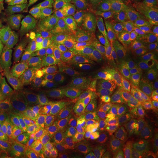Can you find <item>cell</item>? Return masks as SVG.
Masks as SVG:
<instances>
[{"mask_svg": "<svg viewBox=\"0 0 158 158\" xmlns=\"http://www.w3.org/2000/svg\"><path fill=\"white\" fill-rule=\"evenodd\" d=\"M89 148L85 142L79 138L73 139L71 143L70 151L77 155H85Z\"/></svg>", "mask_w": 158, "mask_h": 158, "instance_id": "39", "label": "cell"}, {"mask_svg": "<svg viewBox=\"0 0 158 158\" xmlns=\"http://www.w3.org/2000/svg\"><path fill=\"white\" fill-rule=\"evenodd\" d=\"M140 126L143 127H158V110H149Z\"/></svg>", "mask_w": 158, "mask_h": 158, "instance_id": "38", "label": "cell"}, {"mask_svg": "<svg viewBox=\"0 0 158 158\" xmlns=\"http://www.w3.org/2000/svg\"><path fill=\"white\" fill-rule=\"evenodd\" d=\"M158 93V84H153L152 86L151 87V88L148 91L147 94V95H150V94H155V93Z\"/></svg>", "mask_w": 158, "mask_h": 158, "instance_id": "49", "label": "cell"}, {"mask_svg": "<svg viewBox=\"0 0 158 158\" xmlns=\"http://www.w3.org/2000/svg\"><path fill=\"white\" fill-rule=\"evenodd\" d=\"M55 0H28L17 6V11H27L34 9H42L55 6Z\"/></svg>", "mask_w": 158, "mask_h": 158, "instance_id": "33", "label": "cell"}, {"mask_svg": "<svg viewBox=\"0 0 158 158\" xmlns=\"http://www.w3.org/2000/svg\"><path fill=\"white\" fill-rule=\"evenodd\" d=\"M56 9L53 6L42 9L18 11L11 19V27L14 30L19 31L31 26L39 25L53 17Z\"/></svg>", "mask_w": 158, "mask_h": 158, "instance_id": "8", "label": "cell"}, {"mask_svg": "<svg viewBox=\"0 0 158 158\" xmlns=\"http://www.w3.org/2000/svg\"><path fill=\"white\" fill-rule=\"evenodd\" d=\"M114 93L124 107L136 101L135 97L127 88L117 89Z\"/></svg>", "mask_w": 158, "mask_h": 158, "instance_id": "35", "label": "cell"}, {"mask_svg": "<svg viewBox=\"0 0 158 158\" xmlns=\"http://www.w3.org/2000/svg\"><path fill=\"white\" fill-rule=\"evenodd\" d=\"M70 80L73 87L85 86L87 76L85 75L80 68L73 65L72 68Z\"/></svg>", "mask_w": 158, "mask_h": 158, "instance_id": "36", "label": "cell"}, {"mask_svg": "<svg viewBox=\"0 0 158 158\" xmlns=\"http://www.w3.org/2000/svg\"><path fill=\"white\" fill-rule=\"evenodd\" d=\"M3 158H10V155H8V154H7L6 155L5 157H4Z\"/></svg>", "mask_w": 158, "mask_h": 158, "instance_id": "59", "label": "cell"}, {"mask_svg": "<svg viewBox=\"0 0 158 158\" xmlns=\"http://www.w3.org/2000/svg\"><path fill=\"white\" fill-rule=\"evenodd\" d=\"M76 1H77V0H59L58 1V6L56 9V11H55L53 16L52 17V22L53 23L55 21L56 17L57 14L58 13H59L62 10H64L66 8H67L69 6H71L72 4H73L74 2Z\"/></svg>", "mask_w": 158, "mask_h": 158, "instance_id": "44", "label": "cell"}, {"mask_svg": "<svg viewBox=\"0 0 158 158\" xmlns=\"http://www.w3.org/2000/svg\"><path fill=\"white\" fill-rule=\"evenodd\" d=\"M57 134L55 123L43 124L29 130L21 142L24 151L38 156Z\"/></svg>", "mask_w": 158, "mask_h": 158, "instance_id": "6", "label": "cell"}, {"mask_svg": "<svg viewBox=\"0 0 158 158\" xmlns=\"http://www.w3.org/2000/svg\"><path fill=\"white\" fill-rule=\"evenodd\" d=\"M147 158H158V155H153L150 156Z\"/></svg>", "mask_w": 158, "mask_h": 158, "instance_id": "57", "label": "cell"}, {"mask_svg": "<svg viewBox=\"0 0 158 158\" xmlns=\"http://www.w3.org/2000/svg\"><path fill=\"white\" fill-rule=\"evenodd\" d=\"M63 106L56 102H49L43 113L40 124L55 123L62 114Z\"/></svg>", "mask_w": 158, "mask_h": 158, "instance_id": "31", "label": "cell"}, {"mask_svg": "<svg viewBox=\"0 0 158 158\" xmlns=\"http://www.w3.org/2000/svg\"><path fill=\"white\" fill-rule=\"evenodd\" d=\"M73 139L57 135L37 156L38 158H66Z\"/></svg>", "mask_w": 158, "mask_h": 158, "instance_id": "17", "label": "cell"}, {"mask_svg": "<svg viewBox=\"0 0 158 158\" xmlns=\"http://www.w3.org/2000/svg\"><path fill=\"white\" fill-rule=\"evenodd\" d=\"M8 0H0V6H5V4Z\"/></svg>", "mask_w": 158, "mask_h": 158, "instance_id": "55", "label": "cell"}, {"mask_svg": "<svg viewBox=\"0 0 158 158\" xmlns=\"http://www.w3.org/2000/svg\"><path fill=\"white\" fill-rule=\"evenodd\" d=\"M119 38L106 29L80 38L74 48V59L100 62Z\"/></svg>", "mask_w": 158, "mask_h": 158, "instance_id": "1", "label": "cell"}, {"mask_svg": "<svg viewBox=\"0 0 158 158\" xmlns=\"http://www.w3.org/2000/svg\"><path fill=\"white\" fill-rule=\"evenodd\" d=\"M7 8L6 6H0V27L2 25L3 21L8 19Z\"/></svg>", "mask_w": 158, "mask_h": 158, "instance_id": "48", "label": "cell"}, {"mask_svg": "<svg viewBox=\"0 0 158 158\" xmlns=\"http://www.w3.org/2000/svg\"><path fill=\"white\" fill-rule=\"evenodd\" d=\"M6 142V137L4 136L3 133L0 129V145H4Z\"/></svg>", "mask_w": 158, "mask_h": 158, "instance_id": "53", "label": "cell"}, {"mask_svg": "<svg viewBox=\"0 0 158 158\" xmlns=\"http://www.w3.org/2000/svg\"><path fill=\"white\" fill-rule=\"evenodd\" d=\"M110 148L111 147H105L89 149L87 158H107Z\"/></svg>", "mask_w": 158, "mask_h": 158, "instance_id": "42", "label": "cell"}, {"mask_svg": "<svg viewBox=\"0 0 158 158\" xmlns=\"http://www.w3.org/2000/svg\"><path fill=\"white\" fill-rule=\"evenodd\" d=\"M82 139L85 142L89 149L112 147L117 142V135L116 132L114 130H108L87 134L83 137Z\"/></svg>", "mask_w": 158, "mask_h": 158, "instance_id": "19", "label": "cell"}, {"mask_svg": "<svg viewBox=\"0 0 158 158\" xmlns=\"http://www.w3.org/2000/svg\"><path fill=\"white\" fill-rule=\"evenodd\" d=\"M28 0H11V2H10V4L12 5H14V6H19L20 4H23L24 2L27 1Z\"/></svg>", "mask_w": 158, "mask_h": 158, "instance_id": "52", "label": "cell"}, {"mask_svg": "<svg viewBox=\"0 0 158 158\" xmlns=\"http://www.w3.org/2000/svg\"><path fill=\"white\" fill-rule=\"evenodd\" d=\"M23 58L17 52L8 53L0 58V79L6 89H11L23 68Z\"/></svg>", "mask_w": 158, "mask_h": 158, "instance_id": "10", "label": "cell"}, {"mask_svg": "<svg viewBox=\"0 0 158 158\" xmlns=\"http://www.w3.org/2000/svg\"><path fill=\"white\" fill-rule=\"evenodd\" d=\"M73 47V41L62 31H53L42 45V53L40 64L45 71L70 55Z\"/></svg>", "mask_w": 158, "mask_h": 158, "instance_id": "2", "label": "cell"}, {"mask_svg": "<svg viewBox=\"0 0 158 158\" xmlns=\"http://www.w3.org/2000/svg\"><path fill=\"white\" fill-rule=\"evenodd\" d=\"M46 34L47 31L43 28L25 29L18 31L10 41L19 54L34 60L40 56L42 41Z\"/></svg>", "mask_w": 158, "mask_h": 158, "instance_id": "5", "label": "cell"}, {"mask_svg": "<svg viewBox=\"0 0 158 158\" xmlns=\"http://www.w3.org/2000/svg\"><path fill=\"white\" fill-rule=\"evenodd\" d=\"M113 129H115V125L107 109L90 110L83 116V135Z\"/></svg>", "mask_w": 158, "mask_h": 158, "instance_id": "9", "label": "cell"}, {"mask_svg": "<svg viewBox=\"0 0 158 158\" xmlns=\"http://www.w3.org/2000/svg\"><path fill=\"white\" fill-rule=\"evenodd\" d=\"M73 65L80 68L87 77L96 74L102 75L106 72V69L100 62L74 59Z\"/></svg>", "mask_w": 158, "mask_h": 158, "instance_id": "28", "label": "cell"}, {"mask_svg": "<svg viewBox=\"0 0 158 158\" xmlns=\"http://www.w3.org/2000/svg\"><path fill=\"white\" fill-rule=\"evenodd\" d=\"M147 130L149 131L153 135L156 136L158 137V127H147Z\"/></svg>", "mask_w": 158, "mask_h": 158, "instance_id": "50", "label": "cell"}, {"mask_svg": "<svg viewBox=\"0 0 158 158\" xmlns=\"http://www.w3.org/2000/svg\"><path fill=\"white\" fill-rule=\"evenodd\" d=\"M85 114H63L55 123L57 134L72 139L79 138L83 133V119Z\"/></svg>", "mask_w": 158, "mask_h": 158, "instance_id": "12", "label": "cell"}, {"mask_svg": "<svg viewBox=\"0 0 158 158\" xmlns=\"http://www.w3.org/2000/svg\"><path fill=\"white\" fill-rule=\"evenodd\" d=\"M80 17L79 14H69L60 19L58 25L68 36L79 38L81 34Z\"/></svg>", "mask_w": 158, "mask_h": 158, "instance_id": "24", "label": "cell"}, {"mask_svg": "<svg viewBox=\"0 0 158 158\" xmlns=\"http://www.w3.org/2000/svg\"><path fill=\"white\" fill-rule=\"evenodd\" d=\"M110 91L105 88L96 96L92 97V108L91 110H104L106 109L108 98Z\"/></svg>", "mask_w": 158, "mask_h": 158, "instance_id": "34", "label": "cell"}, {"mask_svg": "<svg viewBox=\"0 0 158 158\" xmlns=\"http://www.w3.org/2000/svg\"><path fill=\"white\" fill-rule=\"evenodd\" d=\"M6 94L7 92L6 90V87L3 84L1 79H0V115L5 103Z\"/></svg>", "mask_w": 158, "mask_h": 158, "instance_id": "47", "label": "cell"}, {"mask_svg": "<svg viewBox=\"0 0 158 158\" xmlns=\"http://www.w3.org/2000/svg\"><path fill=\"white\" fill-rule=\"evenodd\" d=\"M106 29L118 38H127L131 34V28L126 21L125 16L110 22Z\"/></svg>", "mask_w": 158, "mask_h": 158, "instance_id": "29", "label": "cell"}, {"mask_svg": "<svg viewBox=\"0 0 158 158\" xmlns=\"http://www.w3.org/2000/svg\"><path fill=\"white\" fill-rule=\"evenodd\" d=\"M8 146L9 147L14 158H38L25 152L19 141V136H14L8 139Z\"/></svg>", "mask_w": 158, "mask_h": 158, "instance_id": "32", "label": "cell"}, {"mask_svg": "<svg viewBox=\"0 0 158 158\" xmlns=\"http://www.w3.org/2000/svg\"><path fill=\"white\" fill-rule=\"evenodd\" d=\"M108 4V0H90L87 3L70 12L69 14H79L80 16H104Z\"/></svg>", "mask_w": 158, "mask_h": 158, "instance_id": "23", "label": "cell"}, {"mask_svg": "<svg viewBox=\"0 0 158 158\" xmlns=\"http://www.w3.org/2000/svg\"><path fill=\"white\" fill-rule=\"evenodd\" d=\"M92 97H84L70 102L64 106L62 110L63 114L69 113H81L85 114L91 110Z\"/></svg>", "mask_w": 158, "mask_h": 158, "instance_id": "27", "label": "cell"}, {"mask_svg": "<svg viewBox=\"0 0 158 158\" xmlns=\"http://www.w3.org/2000/svg\"><path fill=\"white\" fill-rule=\"evenodd\" d=\"M132 1H134V2L135 3L136 5H139V4H141L142 2L144 0H132Z\"/></svg>", "mask_w": 158, "mask_h": 158, "instance_id": "54", "label": "cell"}, {"mask_svg": "<svg viewBox=\"0 0 158 158\" xmlns=\"http://www.w3.org/2000/svg\"><path fill=\"white\" fill-rule=\"evenodd\" d=\"M2 44L1 42H0V58H1V55L2 53Z\"/></svg>", "mask_w": 158, "mask_h": 158, "instance_id": "56", "label": "cell"}, {"mask_svg": "<svg viewBox=\"0 0 158 158\" xmlns=\"http://www.w3.org/2000/svg\"><path fill=\"white\" fill-rule=\"evenodd\" d=\"M100 63L106 69V72L128 66L147 68L131 48L126 38H119L113 49L102 60Z\"/></svg>", "mask_w": 158, "mask_h": 158, "instance_id": "4", "label": "cell"}, {"mask_svg": "<svg viewBox=\"0 0 158 158\" xmlns=\"http://www.w3.org/2000/svg\"><path fill=\"white\" fill-rule=\"evenodd\" d=\"M152 85L148 75V69H146L131 79L125 88L128 89L135 98L139 99L147 94Z\"/></svg>", "mask_w": 158, "mask_h": 158, "instance_id": "20", "label": "cell"}, {"mask_svg": "<svg viewBox=\"0 0 158 158\" xmlns=\"http://www.w3.org/2000/svg\"><path fill=\"white\" fill-rule=\"evenodd\" d=\"M136 6L132 0H109L106 10L108 22L126 15Z\"/></svg>", "mask_w": 158, "mask_h": 158, "instance_id": "21", "label": "cell"}, {"mask_svg": "<svg viewBox=\"0 0 158 158\" xmlns=\"http://www.w3.org/2000/svg\"><path fill=\"white\" fill-rule=\"evenodd\" d=\"M55 84V80H46L31 95L27 107V120L29 124L36 125L40 122Z\"/></svg>", "mask_w": 158, "mask_h": 158, "instance_id": "7", "label": "cell"}, {"mask_svg": "<svg viewBox=\"0 0 158 158\" xmlns=\"http://www.w3.org/2000/svg\"><path fill=\"white\" fill-rule=\"evenodd\" d=\"M126 40L142 62L147 68H149L156 54L146 32L139 31L132 33L128 35Z\"/></svg>", "mask_w": 158, "mask_h": 158, "instance_id": "13", "label": "cell"}, {"mask_svg": "<svg viewBox=\"0 0 158 158\" xmlns=\"http://www.w3.org/2000/svg\"><path fill=\"white\" fill-rule=\"evenodd\" d=\"M37 81V72L29 62H23V68L18 78L11 87L10 93L16 97L25 96Z\"/></svg>", "mask_w": 158, "mask_h": 158, "instance_id": "15", "label": "cell"}, {"mask_svg": "<svg viewBox=\"0 0 158 158\" xmlns=\"http://www.w3.org/2000/svg\"><path fill=\"white\" fill-rule=\"evenodd\" d=\"M25 100L10 93L6 96L0 115V129L7 140L19 136L23 127V123Z\"/></svg>", "mask_w": 158, "mask_h": 158, "instance_id": "3", "label": "cell"}, {"mask_svg": "<svg viewBox=\"0 0 158 158\" xmlns=\"http://www.w3.org/2000/svg\"><path fill=\"white\" fill-rule=\"evenodd\" d=\"M0 158H2V153L1 149H0Z\"/></svg>", "mask_w": 158, "mask_h": 158, "instance_id": "58", "label": "cell"}, {"mask_svg": "<svg viewBox=\"0 0 158 158\" xmlns=\"http://www.w3.org/2000/svg\"><path fill=\"white\" fill-rule=\"evenodd\" d=\"M105 87V82L102 75L96 74L87 76L85 83V96L93 97L102 91Z\"/></svg>", "mask_w": 158, "mask_h": 158, "instance_id": "30", "label": "cell"}, {"mask_svg": "<svg viewBox=\"0 0 158 158\" xmlns=\"http://www.w3.org/2000/svg\"><path fill=\"white\" fill-rule=\"evenodd\" d=\"M107 158H130V155L124 148L114 145L109 150Z\"/></svg>", "mask_w": 158, "mask_h": 158, "instance_id": "41", "label": "cell"}, {"mask_svg": "<svg viewBox=\"0 0 158 158\" xmlns=\"http://www.w3.org/2000/svg\"><path fill=\"white\" fill-rule=\"evenodd\" d=\"M149 108L139 100L131 103L123 108L121 121L124 126H140Z\"/></svg>", "mask_w": 158, "mask_h": 158, "instance_id": "18", "label": "cell"}, {"mask_svg": "<svg viewBox=\"0 0 158 158\" xmlns=\"http://www.w3.org/2000/svg\"><path fill=\"white\" fill-rule=\"evenodd\" d=\"M80 38H85L102 31L107 24L106 18L102 16L83 15L80 17Z\"/></svg>", "mask_w": 158, "mask_h": 158, "instance_id": "22", "label": "cell"}, {"mask_svg": "<svg viewBox=\"0 0 158 158\" xmlns=\"http://www.w3.org/2000/svg\"><path fill=\"white\" fill-rule=\"evenodd\" d=\"M148 69L145 67L128 66L117 68L106 71L102 75L105 82L104 88L109 91L117 89L125 88L130 80L142 70Z\"/></svg>", "mask_w": 158, "mask_h": 158, "instance_id": "11", "label": "cell"}, {"mask_svg": "<svg viewBox=\"0 0 158 158\" xmlns=\"http://www.w3.org/2000/svg\"><path fill=\"white\" fill-rule=\"evenodd\" d=\"M72 68L69 64L64 63L60 64L58 70V73L62 79L64 80L69 78L70 76Z\"/></svg>", "mask_w": 158, "mask_h": 158, "instance_id": "45", "label": "cell"}, {"mask_svg": "<svg viewBox=\"0 0 158 158\" xmlns=\"http://www.w3.org/2000/svg\"><path fill=\"white\" fill-rule=\"evenodd\" d=\"M138 100L146 104L149 108V110H158V101H153L152 100L146 96L142 97L141 98L138 99Z\"/></svg>", "mask_w": 158, "mask_h": 158, "instance_id": "46", "label": "cell"}, {"mask_svg": "<svg viewBox=\"0 0 158 158\" xmlns=\"http://www.w3.org/2000/svg\"><path fill=\"white\" fill-rule=\"evenodd\" d=\"M117 142L127 145L143 153L158 151V144L152 141L139 133L125 131L124 128L117 130Z\"/></svg>", "mask_w": 158, "mask_h": 158, "instance_id": "14", "label": "cell"}, {"mask_svg": "<svg viewBox=\"0 0 158 158\" xmlns=\"http://www.w3.org/2000/svg\"><path fill=\"white\" fill-rule=\"evenodd\" d=\"M73 98V85L69 77L68 79L63 80L58 85L49 102H56L64 107L72 102Z\"/></svg>", "mask_w": 158, "mask_h": 158, "instance_id": "25", "label": "cell"}, {"mask_svg": "<svg viewBox=\"0 0 158 158\" xmlns=\"http://www.w3.org/2000/svg\"><path fill=\"white\" fill-rule=\"evenodd\" d=\"M148 72L153 84H158V55H155L151 63Z\"/></svg>", "mask_w": 158, "mask_h": 158, "instance_id": "40", "label": "cell"}, {"mask_svg": "<svg viewBox=\"0 0 158 158\" xmlns=\"http://www.w3.org/2000/svg\"><path fill=\"white\" fill-rule=\"evenodd\" d=\"M141 5L149 10L155 22H158V0H144Z\"/></svg>", "mask_w": 158, "mask_h": 158, "instance_id": "43", "label": "cell"}, {"mask_svg": "<svg viewBox=\"0 0 158 158\" xmlns=\"http://www.w3.org/2000/svg\"><path fill=\"white\" fill-rule=\"evenodd\" d=\"M156 55H158V22H155L145 31Z\"/></svg>", "mask_w": 158, "mask_h": 158, "instance_id": "37", "label": "cell"}, {"mask_svg": "<svg viewBox=\"0 0 158 158\" xmlns=\"http://www.w3.org/2000/svg\"><path fill=\"white\" fill-rule=\"evenodd\" d=\"M124 107L119 102L114 91H110L108 98L106 109L115 125V129L119 130L124 128L121 121V115Z\"/></svg>", "mask_w": 158, "mask_h": 158, "instance_id": "26", "label": "cell"}, {"mask_svg": "<svg viewBox=\"0 0 158 158\" xmlns=\"http://www.w3.org/2000/svg\"><path fill=\"white\" fill-rule=\"evenodd\" d=\"M66 158H85V155H77L74 153L72 151L70 150V152L68 154Z\"/></svg>", "mask_w": 158, "mask_h": 158, "instance_id": "51", "label": "cell"}, {"mask_svg": "<svg viewBox=\"0 0 158 158\" xmlns=\"http://www.w3.org/2000/svg\"><path fill=\"white\" fill-rule=\"evenodd\" d=\"M125 17L131 28V34L146 31L151 26L152 21L151 12L141 4L136 6Z\"/></svg>", "mask_w": 158, "mask_h": 158, "instance_id": "16", "label": "cell"}]
</instances>
